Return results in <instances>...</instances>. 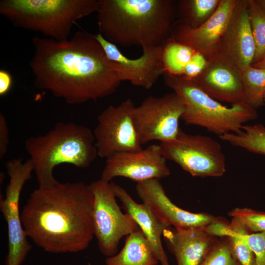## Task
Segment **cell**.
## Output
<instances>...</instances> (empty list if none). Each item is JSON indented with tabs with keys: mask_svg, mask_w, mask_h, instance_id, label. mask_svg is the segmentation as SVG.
<instances>
[{
	"mask_svg": "<svg viewBox=\"0 0 265 265\" xmlns=\"http://www.w3.org/2000/svg\"><path fill=\"white\" fill-rule=\"evenodd\" d=\"M30 63L35 86L71 105L96 101L114 93L121 80L102 46L85 30L57 41L34 37Z\"/></svg>",
	"mask_w": 265,
	"mask_h": 265,
	"instance_id": "1",
	"label": "cell"
},
{
	"mask_svg": "<svg viewBox=\"0 0 265 265\" xmlns=\"http://www.w3.org/2000/svg\"><path fill=\"white\" fill-rule=\"evenodd\" d=\"M93 206L89 185L57 181L30 194L21 212L22 223L27 237L45 251L78 252L94 237Z\"/></svg>",
	"mask_w": 265,
	"mask_h": 265,
	"instance_id": "2",
	"label": "cell"
},
{
	"mask_svg": "<svg viewBox=\"0 0 265 265\" xmlns=\"http://www.w3.org/2000/svg\"><path fill=\"white\" fill-rule=\"evenodd\" d=\"M100 33L114 45L151 48L171 38L177 17L173 0H98Z\"/></svg>",
	"mask_w": 265,
	"mask_h": 265,
	"instance_id": "3",
	"label": "cell"
},
{
	"mask_svg": "<svg viewBox=\"0 0 265 265\" xmlns=\"http://www.w3.org/2000/svg\"><path fill=\"white\" fill-rule=\"evenodd\" d=\"M25 147L40 187L57 182L53 174L56 166L67 163L85 168L98 156L93 132L74 122H58L45 134L30 136Z\"/></svg>",
	"mask_w": 265,
	"mask_h": 265,
	"instance_id": "4",
	"label": "cell"
},
{
	"mask_svg": "<svg viewBox=\"0 0 265 265\" xmlns=\"http://www.w3.org/2000/svg\"><path fill=\"white\" fill-rule=\"evenodd\" d=\"M98 0H2L0 14L18 28L61 41L76 22L96 12Z\"/></svg>",
	"mask_w": 265,
	"mask_h": 265,
	"instance_id": "5",
	"label": "cell"
},
{
	"mask_svg": "<svg viewBox=\"0 0 265 265\" xmlns=\"http://www.w3.org/2000/svg\"><path fill=\"white\" fill-rule=\"evenodd\" d=\"M165 85L185 106L181 117L186 125L198 126L218 136L239 132L258 117L256 109L246 103L227 107L204 92L191 80L164 72Z\"/></svg>",
	"mask_w": 265,
	"mask_h": 265,
	"instance_id": "6",
	"label": "cell"
},
{
	"mask_svg": "<svg viewBox=\"0 0 265 265\" xmlns=\"http://www.w3.org/2000/svg\"><path fill=\"white\" fill-rule=\"evenodd\" d=\"M89 185L93 196L92 225L94 236L101 253L107 257L118 253L121 239L140 229L116 202L112 183L101 178Z\"/></svg>",
	"mask_w": 265,
	"mask_h": 265,
	"instance_id": "7",
	"label": "cell"
},
{
	"mask_svg": "<svg viewBox=\"0 0 265 265\" xmlns=\"http://www.w3.org/2000/svg\"><path fill=\"white\" fill-rule=\"evenodd\" d=\"M167 159L195 177H220L226 172V158L220 144L206 135L190 134L181 129L176 139L159 144Z\"/></svg>",
	"mask_w": 265,
	"mask_h": 265,
	"instance_id": "8",
	"label": "cell"
},
{
	"mask_svg": "<svg viewBox=\"0 0 265 265\" xmlns=\"http://www.w3.org/2000/svg\"><path fill=\"white\" fill-rule=\"evenodd\" d=\"M9 178L5 196L0 200V209L7 227L8 250L6 265H21L31 249L23 228L19 209L20 195L26 182L31 177L33 167L29 159L23 162L15 158L5 163Z\"/></svg>",
	"mask_w": 265,
	"mask_h": 265,
	"instance_id": "9",
	"label": "cell"
},
{
	"mask_svg": "<svg viewBox=\"0 0 265 265\" xmlns=\"http://www.w3.org/2000/svg\"><path fill=\"white\" fill-rule=\"evenodd\" d=\"M185 106L173 92L161 97L149 96L135 106L133 120L142 145L151 141L175 140Z\"/></svg>",
	"mask_w": 265,
	"mask_h": 265,
	"instance_id": "10",
	"label": "cell"
},
{
	"mask_svg": "<svg viewBox=\"0 0 265 265\" xmlns=\"http://www.w3.org/2000/svg\"><path fill=\"white\" fill-rule=\"evenodd\" d=\"M135 107L127 99L117 106H108L98 115L93 132L98 156L106 159L143 149L133 120Z\"/></svg>",
	"mask_w": 265,
	"mask_h": 265,
	"instance_id": "11",
	"label": "cell"
},
{
	"mask_svg": "<svg viewBox=\"0 0 265 265\" xmlns=\"http://www.w3.org/2000/svg\"><path fill=\"white\" fill-rule=\"evenodd\" d=\"M162 155L159 145H150L145 149L119 154L106 159L101 179L110 182L122 177L136 183L160 179L169 176L170 170Z\"/></svg>",
	"mask_w": 265,
	"mask_h": 265,
	"instance_id": "12",
	"label": "cell"
},
{
	"mask_svg": "<svg viewBox=\"0 0 265 265\" xmlns=\"http://www.w3.org/2000/svg\"><path fill=\"white\" fill-rule=\"evenodd\" d=\"M94 37L102 46L108 58L113 62L121 81H128L133 85L149 89L163 75L164 46L143 48L139 57L131 59L100 33L95 34Z\"/></svg>",
	"mask_w": 265,
	"mask_h": 265,
	"instance_id": "13",
	"label": "cell"
},
{
	"mask_svg": "<svg viewBox=\"0 0 265 265\" xmlns=\"http://www.w3.org/2000/svg\"><path fill=\"white\" fill-rule=\"evenodd\" d=\"M159 179L136 183V192L142 203L148 205L169 227L180 229H205L216 217L207 213H193L177 206L166 195Z\"/></svg>",
	"mask_w": 265,
	"mask_h": 265,
	"instance_id": "14",
	"label": "cell"
},
{
	"mask_svg": "<svg viewBox=\"0 0 265 265\" xmlns=\"http://www.w3.org/2000/svg\"><path fill=\"white\" fill-rule=\"evenodd\" d=\"M255 53V44L246 0H236L229 23L218 44L216 54L241 71L252 64Z\"/></svg>",
	"mask_w": 265,
	"mask_h": 265,
	"instance_id": "15",
	"label": "cell"
},
{
	"mask_svg": "<svg viewBox=\"0 0 265 265\" xmlns=\"http://www.w3.org/2000/svg\"><path fill=\"white\" fill-rule=\"evenodd\" d=\"M236 0H221L214 14L200 26L191 28L175 21L171 38L204 55L208 60L216 55L220 39L229 23Z\"/></svg>",
	"mask_w": 265,
	"mask_h": 265,
	"instance_id": "16",
	"label": "cell"
},
{
	"mask_svg": "<svg viewBox=\"0 0 265 265\" xmlns=\"http://www.w3.org/2000/svg\"><path fill=\"white\" fill-rule=\"evenodd\" d=\"M208 60L206 68L191 80L207 95L218 102L232 105L246 103L239 69L217 54Z\"/></svg>",
	"mask_w": 265,
	"mask_h": 265,
	"instance_id": "17",
	"label": "cell"
},
{
	"mask_svg": "<svg viewBox=\"0 0 265 265\" xmlns=\"http://www.w3.org/2000/svg\"><path fill=\"white\" fill-rule=\"evenodd\" d=\"M162 237L177 265H199L218 240L204 229L166 228Z\"/></svg>",
	"mask_w": 265,
	"mask_h": 265,
	"instance_id": "18",
	"label": "cell"
},
{
	"mask_svg": "<svg viewBox=\"0 0 265 265\" xmlns=\"http://www.w3.org/2000/svg\"><path fill=\"white\" fill-rule=\"evenodd\" d=\"M116 195L125 212L130 215L151 244L161 265H170L163 249L161 238L169 227L162 222L152 209L145 203H138L121 186L112 183Z\"/></svg>",
	"mask_w": 265,
	"mask_h": 265,
	"instance_id": "19",
	"label": "cell"
},
{
	"mask_svg": "<svg viewBox=\"0 0 265 265\" xmlns=\"http://www.w3.org/2000/svg\"><path fill=\"white\" fill-rule=\"evenodd\" d=\"M159 263L153 247L140 229L127 236L122 250L106 260V265H157Z\"/></svg>",
	"mask_w": 265,
	"mask_h": 265,
	"instance_id": "20",
	"label": "cell"
},
{
	"mask_svg": "<svg viewBox=\"0 0 265 265\" xmlns=\"http://www.w3.org/2000/svg\"><path fill=\"white\" fill-rule=\"evenodd\" d=\"M221 0L177 1L178 21L185 26L197 28L207 21L216 10Z\"/></svg>",
	"mask_w": 265,
	"mask_h": 265,
	"instance_id": "21",
	"label": "cell"
},
{
	"mask_svg": "<svg viewBox=\"0 0 265 265\" xmlns=\"http://www.w3.org/2000/svg\"><path fill=\"white\" fill-rule=\"evenodd\" d=\"M219 137L232 146L265 156V126L262 124L244 125L239 132L227 133Z\"/></svg>",
	"mask_w": 265,
	"mask_h": 265,
	"instance_id": "22",
	"label": "cell"
},
{
	"mask_svg": "<svg viewBox=\"0 0 265 265\" xmlns=\"http://www.w3.org/2000/svg\"><path fill=\"white\" fill-rule=\"evenodd\" d=\"M196 51L171 38L164 46V72L174 76L183 75L185 68Z\"/></svg>",
	"mask_w": 265,
	"mask_h": 265,
	"instance_id": "23",
	"label": "cell"
},
{
	"mask_svg": "<svg viewBox=\"0 0 265 265\" xmlns=\"http://www.w3.org/2000/svg\"><path fill=\"white\" fill-rule=\"evenodd\" d=\"M240 72L246 103L255 109L264 105L265 69L251 65Z\"/></svg>",
	"mask_w": 265,
	"mask_h": 265,
	"instance_id": "24",
	"label": "cell"
},
{
	"mask_svg": "<svg viewBox=\"0 0 265 265\" xmlns=\"http://www.w3.org/2000/svg\"><path fill=\"white\" fill-rule=\"evenodd\" d=\"M246 4L255 44L253 64L265 54V9L256 0H246Z\"/></svg>",
	"mask_w": 265,
	"mask_h": 265,
	"instance_id": "25",
	"label": "cell"
},
{
	"mask_svg": "<svg viewBox=\"0 0 265 265\" xmlns=\"http://www.w3.org/2000/svg\"><path fill=\"white\" fill-rule=\"evenodd\" d=\"M199 265H240L226 237L220 238Z\"/></svg>",
	"mask_w": 265,
	"mask_h": 265,
	"instance_id": "26",
	"label": "cell"
},
{
	"mask_svg": "<svg viewBox=\"0 0 265 265\" xmlns=\"http://www.w3.org/2000/svg\"><path fill=\"white\" fill-rule=\"evenodd\" d=\"M228 214L238 220L250 234L265 232V212L247 208H236Z\"/></svg>",
	"mask_w": 265,
	"mask_h": 265,
	"instance_id": "27",
	"label": "cell"
},
{
	"mask_svg": "<svg viewBox=\"0 0 265 265\" xmlns=\"http://www.w3.org/2000/svg\"><path fill=\"white\" fill-rule=\"evenodd\" d=\"M240 265H256L255 255L241 235L233 233L226 237Z\"/></svg>",
	"mask_w": 265,
	"mask_h": 265,
	"instance_id": "28",
	"label": "cell"
},
{
	"mask_svg": "<svg viewBox=\"0 0 265 265\" xmlns=\"http://www.w3.org/2000/svg\"><path fill=\"white\" fill-rule=\"evenodd\" d=\"M240 235L254 252L256 265H265V232Z\"/></svg>",
	"mask_w": 265,
	"mask_h": 265,
	"instance_id": "29",
	"label": "cell"
},
{
	"mask_svg": "<svg viewBox=\"0 0 265 265\" xmlns=\"http://www.w3.org/2000/svg\"><path fill=\"white\" fill-rule=\"evenodd\" d=\"M208 63L207 58L201 53L195 52L186 66L182 76L192 80L200 75L206 68Z\"/></svg>",
	"mask_w": 265,
	"mask_h": 265,
	"instance_id": "30",
	"label": "cell"
},
{
	"mask_svg": "<svg viewBox=\"0 0 265 265\" xmlns=\"http://www.w3.org/2000/svg\"><path fill=\"white\" fill-rule=\"evenodd\" d=\"M204 230L211 235L219 238L227 237L233 233L230 222L219 217H216Z\"/></svg>",
	"mask_w": 265,
	"mask_h": 265,
	"instance_id": "31",
	"label": "cell"
},
{
	"mask_svg": "<svg viewBox=\"0 0 265 265\" xmlns=\"http://www.w3.org/2000/svg\"><path fill=\"white\" fill-rule=\"evenodd\" d=\"M9 140L8 128L4 115L0 114V159H2L7 151Z\"/></svg>",
	"mask_w": 265,
	"mask_h": 265,
	"instance_id": "32",
	"label": "cell"
},
{
	"mask_svg": "<svg viewBox=\"0 0 265 265\" xmlns=\"http://www.w3.org/2000/svg\"><path fill=\"white\" fill-rule=\"evenodd\" d=\"M12 84L11 75L4 70H0V95L3 96L10 91Z\"/></svg>",
	"mask_w": 265,
	"mask_h": 265,
	"instance_id": "33",
	"label": "cell"
},
{
	"mask_svg": "<svg viewBox=\"0 0 265 265\" xmlns=\"http://www.w3.org/2000/svg\"><path fill=\"white\" fill-rule=\"evenodd\" d=\"M251 66L256 68L265 69V54L260 61L252 64Z\"/></svg>",
	"mask_w": 265,
	"mask_h": 265,
	"instance_id": "34",
	"label": "cell"
},
{
	"mask_svg": "<svg viewBox=\"0 0 265 265\" xmlns=\"http://www.w3.org/2000/svg\"><path fill=\"white\" fill-rule=\"evenodd\" d=\"M257 2L265 9V0H256Z\"/></svg>",
	"mask_w": 265,
	"mask_h": 265,
	"instance_id": "35",
	"label": "cell"
},
{
	"mask_svg": "<svg viewBox=\"0 0 265 265\" xmlns=\"http://www.w3.org/2000/svg\"><path fill=\"white\" fill-rule=\"evenodd\" d=\"M264 105H265V92L264 95Z\"/></svg>",
	"mask_w": 265,
	"mask_h": 265,
	"instance_id": "36",
	"label": "cell"
}]
</instances>
